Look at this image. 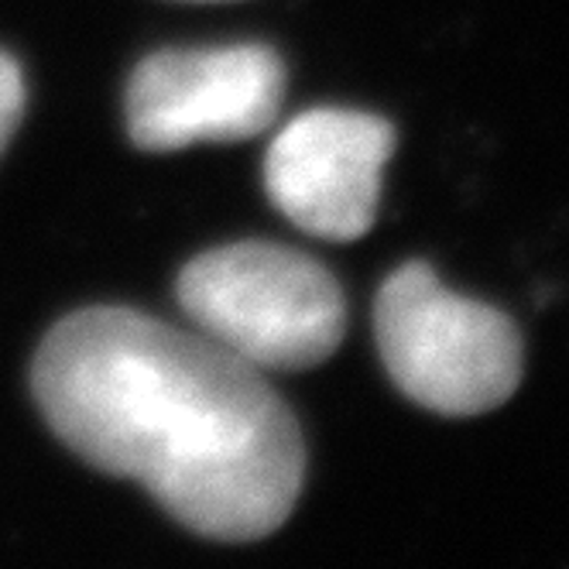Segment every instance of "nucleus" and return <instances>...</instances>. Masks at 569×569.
<instances>
[{
	"label": "nucleus",
	"instance_id": "nucleus-1",
	"mask_svg": "<svg viewBox=\"0 0 569 569\" xmlns=\"http://www.w3.org/2000/svg\"><path fill=\"white\" fill-rule=\"evenodd\" d=\"M31 391L79 460L138 480L196 536L264 539L302 495L299 419L202 333L124 306L79 309L38 347Z\"/></svg>",
	"mask_w": 569,
	"mask_h": 569
},
{
	"label": "nucleus",
	"instance_id": "nucleus-2",
	"mask_svg": "<svg viewBox=\"0 0 569 569\" xmlns=\"http://www.w3.org/2000/svg\"><path fill=\"white\" fill-rule=\"evenodd\" d=\"M176 299L202 337L258 371H309L347 333V299L330 268L284 243L240 240L192 258Z\"/></svg>",
	"mask_w": 569,
	"mask_h": 569
},
{
	"label": "nucleus",
	"instance_id": "nucleus-3",
	"mask_svg": "<svg viewBox=\"0 0 569 569\" xmlns=\"http://www.w3.org/2000/svg\"><path fill=\"white\" fill-rule=\"evenodd\" d=\"M375 337L395 388L436 416H483L521 385L525 347L511 316L446 289L426 261L385 278Z\"/></svg>",
	"mask_w": 569,
	"mask_h": 569
},
{
	"label": "nucleus",
	"instance_id": "nucleus-4",
	"mask_svg": "<svg viewBox=\"0 0 569 569\" xmlns=\"http://www.w3.org/2000/svg\"><path fill=\"white\" fill-rule=\"evenodd\" d=\"M284 100V62L268 46L169 49L148 56L128 83V134L141 151L264 134Z\"/></svg>",
	"mask_w": 569,
	"mask_h": 569
},
{
	"label": "nucleus",
	"instance_id": "nucleus-5",
	"mask_svg": "<svg viewBox=\"0 0 569 569\" xmlns=\"http://www.w3.org/2000/svg\"><path fill=\"white\" fill-rule=\"evenodd\" d=\"M395 128L368 110L319 107L292 117L264 154L274 210L319 240H360L378 220Z\"/></svg>",
	"mask_w": 569,
	"mask_h": 569
},
{
	"label": "nucleus",
	"instance_id": "nucleus-6",
	"mask_svg": "<svg viewBox=\"0 0 569 569\" xmlns=\"http://www.w3.org/2000/svg\"><path fill=\"white\" fill-rule=\"evenodd\" d=\"M24 113V76L21 66L0 52V151L14 138Z\"/></svg>",
	"mask_w": 569,
	"mask_h": 569
}]
</instances>
